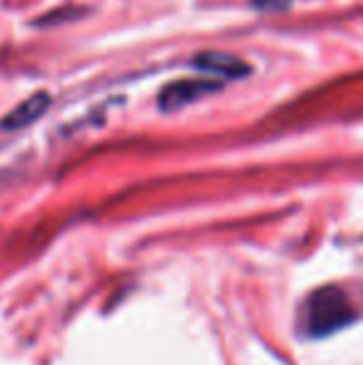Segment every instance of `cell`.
Wrapping results in <instances>:
<instances>
[{
	"label": "cell",
	"mask_w": 363,
	"mask_h": 365,
	"mask_svg": "<svg viewBox=\"0 0 363 365\" xmlns=\"http://www.w3.org/2000/svg\"><path fill=\"white\" fill-rule=\"evenodd\" d=\"M224 82L219 80H180L167 85L160 92V105L162 110H180V107L189 105V102H197L199 97L212 95L214 90H219Z\"/></svg>",
	"instance_id": "obj_2"
},
{
	"label": "cell",
	"mask_w": 363,
	"mask_h": 365,
	"mask_svg": "<svg viewBox=\"0 0 363 365\" xmlns=\"http://www.w3.org/2000/svg\"><path fill=\"white\" fill-rule=\"evenodd\" d=\"M48 102H50L48 95H33L20 107H15V110L3 120V125L0 127H3V130H18V127L30 125V122H35L45 110H48Z\"/></svg>",
	"instance_id": "obj_4"
},
{
	"label": "cell",
	"mask_w": 363,
	"mask_h": 365,
	"mask_svg": "<svg viewBox=\"0 0 363 365\" xmlns=\"http://www.w3.org/2000/svg\"><path fill=\"white\" fill-rule=\"evenodd\" d=\"M356 318V308L351 306L349 296L336 286L314 291L301 306V328L309 336L321 338L349 326Z\"/></svg>",
	"instance_id": "obj_1"
},
{
	"label": "cell",
	"mask_w": 363,
	"mask_h": 365,
	"mask_svg": "<svg viewBox=\"0 0 363 365\" xmlns=\"http://www.w3.org/2000/svg\"><path fill=\"white\" fill-rule=\"evenodd\" d=\"M259 10H284L289 8L291 0H252Z\"/></svg>",
	"instance_id": "obj_5"
},
{
	"label": "cell",
	"mask_w": 363,
	"mask_h": 365,
	"mask_svg": "<svg viewBox=\"0 0 363 365\" xmlns=\"http://www.w3.org/2000/svg\"><path fill=\"white\" fill-rule=\"evenodd\" d=\"M199 70H207V73L217 75L219 80H234V77H242L249 73V68L234 55H224V53H202L194 60Z\"/></svg>",
	"instance_id": "obj_3"
}]
</instances>
